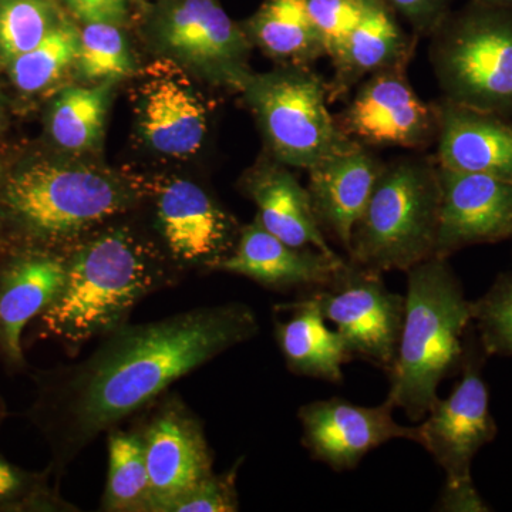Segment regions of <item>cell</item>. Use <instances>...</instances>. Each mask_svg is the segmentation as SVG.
Masks as SVG:
<instances>
[{"instance_id":"1","label":"cell","mask_w":512,"mask_h":512,"mask_svg":"<svg viewBox=\"0 0 512 512\" xmlns=\"http://www.w3.org/2000/svg\"><path fill=\"white\" fill-rule=\"evenodd\" d=\"M258 330L255 312L244 303L121 325L83 362L37 377L30 419L49 440L55 466H66L103 431Z\"/></svg>"},{"instance_id":"2","label":"cell","mask_w":512,"mask_h":512,"mask_svg":"<svg viewBox=\"0 0 512 512\" xmlns=\"http://www.w3.org/2000/svg\"><path fill=\"white\" fill-rule=\"evenodd\" d=\"M150 244L128 228L101 232L66 262V281L40 315L47 336L69 350L120 328L134 306L168 282Z\"/></svg>"},{"instance_id":"3","label":"cell","mask_w":512,"mask_h":512,"mask_svg":"<svg viewBox=\"0 0 512 512\" xmlns=\"http://www.w3.org/2000/svg\"><path fill=\"white\" fill-rule=\"evenodd\" d=\"M407 274L406 308L387 402L417 423L436 402L439 384L461 372L471 302L446 258L413 266Z\"/></svg>"},{"instance_id":"4","label":"cell","mask_w":512,"mask_h":512,"mask_svg":"<svg viewBox=\"0 0 512 512\" xmlns=\"http://www.w3.org/2000/svg\"><path fill=\"white\" fill-rule=\"evenodd\" d=\"M439 164L414 153L384 161L346 258L375 271L407 272L433 258L440 224Z\"/></svg>"},{"instance_id":"5","label":"cell","mask_w":512,"mask_h":512,"mask_svg":"<svg viewBox=\"0 0 512 512\" xmlns=\"http://www.w3.org/2000/svg\"><path fill=\"white\" fill-rule=\"evenodd\" d=\"M441 99L512 119V12L468 0L429 37Z\"/></svg>"},{"instance_id":"6","label":"cell","mask_w":512,"mask_h":512,"mask_svg":"<svg viewBox=\"0 0 512 512\" xmlns=\"http://www.w3.org/2000/svg\"><path fill=\"white\" fill-rule=\"evenodd\" d=\"M241 93L271 157L288 167L309 170L357 144L330 113L328 80L312 66L254 73Z\"/></svg>"},{"instance_id":"7","label":"cell","mask_w":512,"mask_h":512,"mask_svg":"<svg viewBox=\"0 0 512 512\" xmlns=\"http://www.w3.org/2000/svg\"><path fill=\"white\" fill-rule=\"evenodd\" d=\"M485 359L488 357L471 323L460 382L446 399L437 397L419 426L420 446L429 451L446 474L440 498L444 511H490L471 478L474 457L495 439L498 431L483 379Z\"/></svg>"},{"instance_id":"8","label":"cell","mask_w":512,"mask_h":512,"mask_svg":"<svg viewBox=\"0 0 512 512\" xmlns=\"http://www.w3.org/2000/svg\"><path fill=\"white\" fill-rule=\"evenodd\" d=\"M133 192L113 175L87 165L37 163L10 178L6 204L40 237L62 239L126 210Z\"/></svg>"},{"instance_id":"9","label":"cell","mask_w":512,"mask_h":512,"mask_svg":"<svg viewBox=\"0 0 512 512\" xmlns=\"http://www.w3.org/2000/svg\"><path fill=\"white\" fill-rule=\"evenodd\" d=\"M306 295L323 318L336 326L353 359L366 360L389 373L396 360L406 298L390 291L382 272L349 261L329 285Z\"/></svg>"},{"instance_id":"10","label":"cell","mask_w":512,"mask_h":512,"mask_svg":"<svg viewBox=\"0 0 512 512\" xmlns=\"http://www.w3.org/2000/svg\"><path fill=\"white\" fill-rule=\"evenodd\" d=\"M154 30L170 59L207 82L242 92L254 74L249 67L254 46L220 0H167Z\"/></svg>"},{"instance_id":"11","label":"cell","mask_w":512,"mask_h":512,"mask_svg":"<svg viewBox=\"0 0 512 512\" xmlns=\"http://www.w3.org/2000/svg\"><path fill=\"white\" fill-rule=\"evenodd\" d=\"M409 67L383 70L363 80L338 117L350 138L370 148L399 147L414 153L436 146L439 114L413 89Z\"/></svg>"},{"instance_id":"12","label":"cell","mask_w":512,"mask_h":512,"mask_svg":"<svg viewBox=\"0 0 512 512\" xmlns=\"http://www.w3.org/2000/svg\"><path fill=\"white\" fill-rule=\"evenodd\" d=\"M393 404L357 406L340 397L303 404L298 412L302 444L320 463L342 473L359 466L370 451L396 439L420 444L419 427L393 417Z\"/></svg>"},{"instance_id":"13","label":"cell","mask_w":512,"mask_h":512,"mask_svg":"<svg viewBox=\"0 0 512 512\" xmlns=\"http://www.w3.org/2000/svg\"><path fill=\"white\" fill-rule=\"evenodd\" d=\"M440 224L434 256L512 239V183L440 167Z\"/></svg>"},{"instance_id":"14","label":"cell","mask_w":512,"mask_h":512,"mask_svg":"<svg viewBox=\"0 0 512 512\" xmlns=\"http://www.w3.org/2000/svg\"><path fill=\"white\" fill-rule=\"evenodd\" d=\"M207 103L173 59L150 64L140 87L138 126L148 146L170 157L197 153L208 133Z\"/></svg>"},{"instance_id":"15","label":"cell","mask_w":512,"mask_h":512,"mask_svg":"<svg viewBox=\"0 0 512 512\" xmlns=\"http://www.w3.org/2000/svg\"><path fill=\"white\" fill-rule=\"evenodd\" d=\"M157 220L174 258L214 269L234 251L241 232L204 188L181 178L161 188Z\"/></svg>"},{"instance_id":"16","label":"cell","mask_w":512,"mask_h":512,"mask_svg":"<svg viewBox=\"0 0 512 512\" xmlns=\"http://www.w3.org/2000/svg\"><path fill=\"white\" fill-rule=\"evenodd\" d=\"M150 477L148 511L161 512L212 474V456L201 424L181 404L168 403L143 436Z\"/></svg>"},{"instance_id":"17","label":"cell","mask_w":512,"mask_h":512,"mask_svg":"<svg viewBox=\"0 0 512 512\" xmlns=\"http://www.w3.org/2000/svg\"><path fill=\"white\" fill-rule=\"evenodd\" d=\"M346 264V256L328 254L316 248H296L286 244L259 221L241 229L234 251L222 259L217 269L247 276L256 284L274 291L323 288Z\"/></svg>"},{"instance_id":"18","label":"cell","mask_w":512,"mask_h":512,"mask_svg":"<svg viewBox=\"0 0 512 512\" xmlns=\"http://www.w3.org/2000/svg\"><path fill=\"white\" fill-rule=\"evenodd\" d=\"M384 161L375 148L357 143L343 153L309 168L308 191L313 212L326 238L349 252L353 228L382 171Z\"/></svg>"},{"instance_id":"19","label":"cell","mask_w":512,"mask_h":512,"mask_svg":"<svg viewBox=\"0 0 512 512\" xmlns=\"http://www.w3.org/2000/svg\"><path fill=\"white\" fill-rule=\"evenodd\" d=\"M419 37L407 32L383 0H372L362 20L329 56L330 103L349 99L363 80L383 70L412 63Z\"/></svg>"},{"instance_id":"20","label":"cell","mask_w":512,"mask_h":512,"mask_svg":"<svg viewBox=\"0 0 512 512\" xmlns=\"http://www.w3.org/2000/svg\"><path fill=\"white\" fill-rule=\"evenodd\" d=\"M436 107L437 164L512 183V119L443 99L436 101Z\"/></svg>"},{"instance_id":"21","label":"cell","mask_w":512,"mask_h":512,"mask_svg":"<svg viewBox=\"0 0 512 512\" xmlns=\"http://www.w3.org/2000/svg\"><path fill=\"white\" fill-rule=\"evenodd\" d=\"M241 185L258 208L256 220L266 231L292 247L336 252L319 227L308 188L291 167L268 158L252 167Z\"/></svg>"},{"instance_id":"22","label":"cell","mask_w":512,"mask_h":512,"mask_svg":"<svg viewBox=\"0 0 512 512\" xmlns=\"http://www.w3.org/2000/svg\"><path fill=\"white\" fill-rule=\"evenodd\" d=\"M66 281V262L52 256L19 259L0 275V350L10 366L25 363L23 330L55 302Z\"/></svg>"},{"instance_id":"23","label":"cell","mask_w":512,"mask_h":512,"mask_svg":"<svg viewBox=\"0 0 512 512\" xmlns=\"http://www.w3.org/2000/svg\"><path fill=\"white\" fill-rule=\"evenodd\" d=\"M281 311L288 316L276 320L275 338L288 369L298 376L343 383V365L353 357L311 296L282 305Z\"/></svg>"},{"instance_id":"24","label":"cell","mask_w":512,"mask_h":512,"mask_svg":"<svg viewBox=\"0 0 512 512\" xmlns=\"http://www.w3.org/2000/svg\"><path fill=\"white\" fill-rule=\"evenodd\" d=\"M242 28L252 46L259 47L279 66H312L328 57L305 0H265Z\"/></svg>"},{"instance_id":"25","label":"cell","mask_w":512,"mask_h":512,"mask_svg":"<svg viewBox=\"0 0 512 512\" xmlns=\"http://www.w3.org/2000/svg\"><path fill=\"white\" fill-rule=\"evenodd\" d=\"M113 83L69 87L60 93L50 114V133L60 147L83 151L99 143L106 124Z\"/></svg>"},{"instance_id":"26","label":"cell","mask_w":512,"mask_h":512,"mask_svg":"<svg viewBox=\"0 0 512 512\" xmlns=\"http://www.w3.org/2000/svg\"><path fill=\"white\" fill-rule=\"evenodd\" d=\"M151 491L143 437L109 431V474L103 510L148 511Z\"/></svg>"},{"instance_id":"27","label":"cell","mask_w":512,"mask_h":512,"mask_svg":"<svg viewBox=\"0 0 512 512\" xmlns=\"http://www.w3.org/2000/svg\"><path fill=\"white\" fill-rule=\"evenodd\" d=\"M80 32L72 23L62 20L47 33L45 39L29 52L12 60L13 83L26 93L45 89L76 63Z\"/></svg>"},{"instance_id":"28","label":"cell","mask_w":512,"mask_h":512,"mask_svg":"<svg viewBox=\"0 0 512 512\" xmlns=\"http://www.w3.org/2000/svg\"><path fill=\"white\" fill-rule=\"evenodd\" d=\"M76 63L89 82H116L134 72L126 36L114 23H86L80 32Z\"/></svg>"},{"instance_id":"29","label":"cell","mask_w":512,"mask_h":512,"mask_svg":"<svg viewBox=\"0 0 512 512\" xmlns=\"http://www.w3.org/2000/svg\"><path fill=\"white\" fill-rule=\"evenodd\" d=\"M50 0H3L0 5V50L12 62L35 49L57 23Z\"/></svg>"},{"instance_id":"30","label":"cell","mask_w":512,"mask_h":512,"mask_svg":"<svg viewBox=\"0 0 512 512\" xmlns=\"http://www.w3.org/2000/svg\"><path fill=\"white\" fill-rule=\"evenodd\" d=\"M471 319L487 357H512V272L498 275L491 288L471 302Z\"/></svg>"},{"instance_id":"31","label":"cell","mask_w":512,"mask_h":512,"mask_svg":"<svg viewBox=\"0 0 512 512\" xmlns=\"http://www.w3.org/2000/svg\"><path fill=\"white\" fill-rule=\"evenodd\" d=\"M239 463L228 473L204 478L165 505L161 512H234L239 510L237 474Z\"/></svg>"},{"instance_id":"32","label":"cell","mask_w":512,"mask_h":512,"mask_svg":"<svg viewBox=\"0 0 512 512\" xmlns=\"http://www.w3.org/2000/svg\"><path fill=\"white\" fill-rule=\"evenodd\" d=\"M309 18L325 42L328 57L362 20L372 0H305Z\"/></svg>"},{"instance_id":"33","label":"cell","mask_w":512,"mask_h":512,"mask_svg":"<svg viewBox=\"0 0 512 512\" xmlns=\"http://www.w3.org/2000/svg\"><path fill=\"white\" fill-rule=\"evenodd\" d=\"M419 39H429L451 12V0H383Z\"/></svg>"},{"instance_id":"34","label":"cell","mask_w":512,"mask_h":512,"mask_svg":"<svg viewBox=\"0 0 512 512\" xmlns=\"http://www.w3.org/2000/svg\"><path fill=\"white\" fill-rule=\"evenodd\" d=\"M36 478L19 470L0 457V508L20 510L36 503L40 497Z\"/></svg>"},{"instance_id":"35","label":"cell","mask_w":512,"mask_h":512,"mask_svg":"<svg viewBox=\"0 0 512 512\" xmlns=\"http://www.w3.org/2000/svg\"><path fill=\"white\" fill-rule=\"evenodd\" d=\"M128 0H64L67 8L84 23L106 22L119 25L127 15Z\"/></svg>"},{"instance_id":"36","label":"cell","mask_w":512,"mask_h":512,"mask_svg":"<svg viewBox=\"0 0 512 512\" xmlns=\"http://www.w3.org/2000/svg\"><path fill=\"white\" fill-rule=\"evenodd\" d=\"M471 2L480 3V5L491 6V8L511 10L512 0H471Z\"/></svg>"}]
</instances>
